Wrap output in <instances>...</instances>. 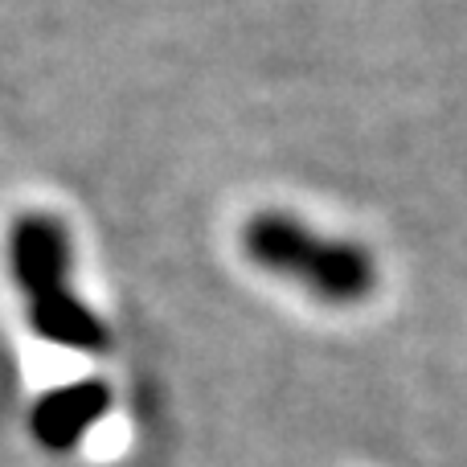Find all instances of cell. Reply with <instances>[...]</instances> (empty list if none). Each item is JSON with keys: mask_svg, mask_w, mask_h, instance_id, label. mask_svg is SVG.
I'll list each match as a JSON object with an SVG mask.
<instances>
[{"mask_svg": "<svg viewBox=\"0 0 467 467\" xmlns=\"http://www.w3.org/2000/svg\"><path fill=\"white\" fill-rule=\"evenodd\" d=\"M242 254L316 304L353 307L378 291V258L353 238H332L287 210H258L242 226Z\"/></svg>", "mask_w": 467, "mask_h": 467, "instance_id": "6da1fadb", "label": "cell"}, {"mask_svg": "<svg viewBox=\"0 0 467 467\" xmlns=\"http://www.w3.org/2000/svg\"><path fill=\"white\" fill-rule=\"evenodd\" d=\"M25 320L41 340L57 348H74V353H103L107 348V324L95 316V307L78 296L74 287L54 291L25 304Z\"/></svg>", "mask_w": 467, "mask_h": 467, "instance_id": "277c9868", "label": "cell"}, {"mask_svg": "<svg viewBox=\"0 0 467 467\" xmlns=\"http://www.w3.org/2000/svg\"><path fill=\"white\" fill-rule=\"evenodd\" d=\"M111 410V386L103 378H78L70 386L46 389L29 410V435L46 451H74Z\"/></svg>", "mask_w": 467, "mask_h": 467, "instance_id": "3957f363", "label": "cell"}, {"mask_svg": "<svg viewBox=\"0 0 467 467\" xmlns=\"http://www.w3.org/2000/svg\"><path fill=\"white\" fill-rule=\"evenodd\" d=\"M8 254V275H13V287L21 291V299H41L54 296V291L70 287V271H74V246L66 226L54 213H21L8 230L5 242Z\"/></svg>", "mask_w": 467, "mask_h": 467, "instance_id": "7a4b0ae2", "label": "cell"}]
</instances>
